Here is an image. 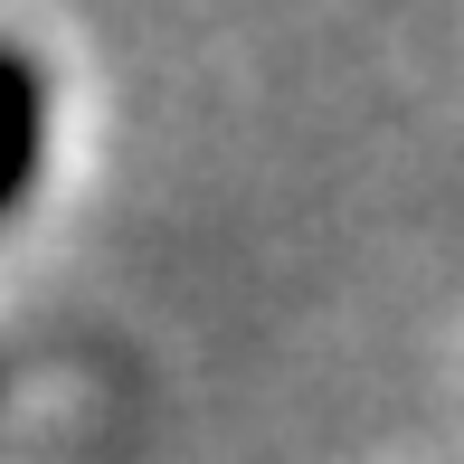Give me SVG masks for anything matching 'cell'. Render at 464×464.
I'll list each match as a JSON object with an SVG mask.
<instances>
[{
	"instance_id": "1",
	"label": "cell",
	"mask_w": 464,
	"mask_h": 464,
	"mask_svg": "<svg viewBox=\"0 0 464 464\" xmlns=\"http://www.w3.org/2000/svg\"><path fill=\"white\" fill-rule=\"evenodd\" d=\"M38 152H48V76L19 38H0V218L29 199Z\"/></svg>"
}]
</instances>
